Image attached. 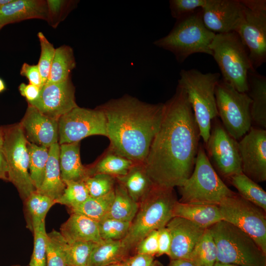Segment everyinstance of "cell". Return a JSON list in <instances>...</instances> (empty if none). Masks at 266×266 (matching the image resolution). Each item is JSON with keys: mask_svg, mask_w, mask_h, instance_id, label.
<instances>
[{"mask_svg": "<svg viewBox=\"0 0 266 266\" xmlns=\"http://www.w3.org/2000/svg\"><path fill=\"white\" fill-rule=\"evenodd\" d=\"M66 242L60 232L47 233L46 266H67L65 248Z\"/></svg>", "mask_w": 266, "mask_h": 266, "instance_id": "cell-37", "label": "cell"}, {"mask_svg": "<svg viewBox=\"0 0 266 266\" xmlns=\"http://www.w3.org/2000/svg\"><path fill=\"white\" fill-rule=\"evenodd\" d=\"M106 119L108 147L134 163L144 164L163 118L164 103L125 95L98 106Z\"/></svg>", "mask_w": 266, "mask_h": 266, "instance_id": "cell-2", "label": "cell"}, {"mask_svg": "<svg viewBox=\"0 0 266 266\" xmlns=\"http://www.w3.org/2000/svg\"><path fill=\"white\" fill-rule=\"evenodd\" d=\"M20 124L31 143L49 148L59 141L58 119L43 114L30 104Z\"/></svg>", "mask_w": 266, "mask_h": 266, "instance_id": "cell-18", "label": "cell"}, {"mask_svg": "<svg viewBox=\"0 0 266 266\" xmlns=\"http://www.w3.org/2000/svg\"><path fill=\"white\" fill-rule=\"evenodd\" d=\"M34 244L29 266H46V246L47 233L45 221L34 227Z\"/></svg>", "mask_w": 266, "mask_h": 266, "instance_id": "cell-41", "label": "cell"}, {"mask_svg": "<svg viewBox=\"0 0 266 266\" xmlns=\"http://www.w3.org/2000/svg\"><path fill=\"white\" fill-rule=\"evenodd\" d=\"M37 36L41 48L40 55L37 66L44 85L46 83L49 75L56 49L42 32L38 33Z\"/></svg>", "mask_w": 266, "mask_h": 266, "instance_id": "cell-43", "label": "cell"}, {"mask_svg": "<svg viewBox=\"0 0 266 266\" xmlns=\"http://www.w3.org/2000/svg\"><path fill=\"white\" fill-rule=\"evenodd\" d=\"M21 75L27 78L29 83L41 88L43 86L42 77L37 65L24 63L20 70Z\"/></svg>", "mask_w": 266, "mask_h": 266, "instance_id": "cell-46", "label": "cell"}, {"mask_svg": "<svg viewBox=\"0 0 266 266\" xmlns=\"http://www.w3.org/2000/svg\"><path fill=\"white\" fill-rule=\"evenodd\" d=\"M178 188L181 196L178 201L184 203L218 205L236 194L220 178L200 145L193 171Z\"/></svg>", "mask_w": 266, "mask_h": 266, "instance_id": "cell-8", "label": "cell"}, {"mask_svg": "<svg viewBox=\"0 0 266 266\" xmlns=\"http://www.w3.org/2000/svg\"><path fill=\"white\" fill-rule=\"evenodd\" d=\"M58 124L60 145L94 135L107 137L105 117L98 106L93 109L77 106L59 118Z\"/></svg>", "mask_w": 266, "mask_h": 266, "instance_id": "cell-13", "label": "cell"}, {"mask_svg": "<svg viewBox=\"0 0 266 266\" xmlns=\"http://www.w3.org/2000/svg\"><path fill=\"white\" fill-rule=\"evenodd\" d=\"M59 154L60 144L58 142L49 148V157L44 179L40 188L36 190L55 201L62 195L66 187L61 175Z\"/></svg>", "mask_w": 266, "mask_h": 266, "instance_id": "cell-25", "label": "cell"}, {"mask_svg": "<svg viewBox=\"0 0 266 266\" xmlns=\"http://www.w3.org/2000/svg\"><path fill=\"white\" fill-rule=\"evenodd\" d=\"M0 179L8 181L7 163L1 148L0 149Z\"/></svg>", "mask_w": 266, "mask_h": 266, "instance_id": "cell-50", "label": "cell"}, {"mask_svg": "<svg viewBox=\"0 0 266 266\" xmlns=\"http://www.w3.org/2000/svg\"><path fill=\"white\" fill-rule=\"evenodd\" d=\"M177 86L186 92L205 143L209 137L211 121L218 116L215 96L219 73H203L196 69H182Z\"/></svg>", "mask_w": 266, "mask_h": 266, "instance_id": "cell-5", "label": "cell"}, {"mask_svg": "<svg viewBox=\"0 0 266 266\" xmlns=\"http://www.w3.org/2000/svg\"><path fill=\"white\" fill-rule=\"evenodd\" d=\"M177 201L174 188L154 186L139 203L129 232L121 240L129 254L150 233L166 226L173 217V208Z\"/></svg>", "mask_w": 266, "mask_h": 266, "instance_id": "cell-3", "label": "cell"}, {"mask_svg": "<svg viewBox=\"0 0 266 266\" xmlns=\"http://www.w3.org/2000/svg\"><path fill=\"white\" fill-rule=\"evenodd\" d=\"M4 140V131L3 128H0V149L2 147Z\"/></svg>", "mask_w": 266, "mask_h": 266, "instance_id": "cell-52", "label": "cell"}, {"mask_svg": "<svg viewBox=\"0 0 266 266\" xmlns=\"http://www.w3.org/2000/svg\"><path fill=\"white\" fill-rule=\"evenodd\" d=\"M116 180L125 188L130 197L139 203L155 185L149 177L142 163H135L125 175Z\"/></svg>", "mask_w": 266, "mask_h": 266, "instance_id": "cell-26", "label": "cell"}, {"mask_svg": "<svg viewBox=\"0 0 266 266\" xmlns=\"http://www.w3.org/2000/svg\"><path fill=\"white\" fill-rule=\"evenodd\" d=\"M28 103L43 114L57 119L78 106L70 77L62 82L45 84L38 99Z\"/></svg>", "mask_w": 266, "mask_h": 266, "instance_id": "cell-16", "label": "cell"}, {"mask_svg": "<svg viewBox=\"0 0 266 266\" xmlns=\"http://www.w3.org/2000/svg\"><path fill=\"white\" fill-rule=\"evenodd\" d=\"M218 206L223 220L250 235L266 254V211L238 193L224 199Z\"/></svg>", "mask_w": 266, "mask_h": 266, "instance_id": "cell-11", "label": "cell"}, {"mask_svg": "<svg viewBox=\"0 0 266 266\" xmlns=\"http://www.w3.org/2000/svg\"><path fill=\"white\" fill-rule=\"evenodd\" d=\"M154 261V256L136 253L128 257L123 262L126 266H151Z\"/></svg>", "mask_w": 266, "mask_h": 266, "instance_id": "cell-48", "label": "cell"}, {"mask_svg": "<svg viewBox=\"0 0 266 266\" xmlns=\"http://www.w3.org/2000/svg\"><path fill=\"white\" fill-rule=\"evenodd\" d=\"M217 248V262L237 266H266V254L246 233L222 220L208 228Z\"/></svg>", "mask_w": 266, "mask_h": 266, "instance_id": "cell-6", "label": "cell"}, {"mask_svg": "<svg viewBox=\"0 0 266 266\" xmlns=\"http://www.w3.org/2000/svg\"><path fill=\"white\" fill-rule=\"evenodd\" d=\"M5 89V85L3 81L0 78V93Z\"/></svg>", "mask_w": 266, "mask_h": 266, "instance_id": "cell-55", "label": "cell"}, {"mask_svg": "<svg viewBox=\"0 0 266 266\" xmlns=\"http://www.w3.org/2000/svg\"><path fill=\"white\" fill-rule=\"evenodd\" d=\"M158 250L156 255L160 256L164 254L168 256L171 246V236L166 227L158 230Z\"/></svg>", "mask_w": 266, "mask_h": 266, "instance_id": "cell-47", "label": "cell"}, {"mask_svg": "<svg viewBox=\"0 0 266 266\" xmlns=\"http://www.w3.org/2000/svg\"><path fill=\"white\" fill-rule=\"evenodd\" d=\"M76 62L72 48L62 45L55 49L48 80L45 84L60 83L70 77Z\"/></svg>", "mask_w": 266, "mask_h": 266, "instance_id": "cell-29", "label": "cell"}, {"mask_svg": "<svg viewBox=\"0 0 266 266\" xmlns=\"http://www.w3.org/2000/svg\"><path fill=\"white\" fill-rule=\"evenodd\" d=\"M218 115L228 133L236 140L252 127L251 99L247 93L239 92L222 79L215 89Z\"/></svg>", "mask_w": 266, "mask_h": 266, "instance_id": "cell-9", "label": "cell"}, {"mask_svg": "<svg viewBox=\"0 0 266 266\" xmlns=\"http://www.w3.org/2000/svg\"><path fill=\"white\" fill-rule=\"evenodd\" d=\"M214 266H237L236 265H230V264H222L218 262H216Z\"/></svg>", "mask_w": 266, "mask_h": 266, "instance_id": "cell-54", "label": "cell"}, {"mask_svg": "<svg viewBox=\"0 0 266 266\" xmlns=\"http://www.w3.org/2000/svg\"><path fill=\"white\" fill-rule=\"evenodd\" d=\"M34 18L47 20L46 0H11L0 9V27Z\"/></svg>", "mask_w": 266, "mask_h": 266, "instance_id": "cell-20", "label": "cell"}, {"mask_svg": "<svg viewBox=\"0 0 266 266\" xmlns=\"http://www.w3.org/2000/svg\"><path fill=\"white\" fill-rule=\"evenodd\" d=\"M168 266H196L187 259L170 260Z\"/></svg>", "mask_w": 266, "mask_h": 266, "instance_id": "cell-51", "label": "cell"}, {"mask_svg": "<svg viewBox=\"0 0 266 266\" xmlns=\"http://www.w3.org/2000/svg\"><path fill=\"white\" fill-rule=\"evenodd\" d=\"M205 26L216 33L236 32L244 6L239 0H207L201 8Z\"/></svg>", "mask_w": 266, "mask_h": 266, "instance_id": "cell-17", "label": "cell"}, {"mask_svg": "<svg viewBox=\"0 0 266 266\" xmlns=\"http://www.w3.org/2000/svg\"><path fill=\"white\" fill-rule=\"evenodd\" d=\"M206 1L207 0H170L171 15L176 20L179 19L201 8Z\"/></svg>", "mask_w": 266, "mask_h": 266, "instance_id": "cell-44", "label": "cell"}, {"mask_svg": "<svg viewBox=\"0 0 266 266\" xmlns=\"http://www.w3.org/2000/svg\"><path fill=\"white\" fill-rule=\"evenodd\" d=\"M244 14L236 33L247 48L253 68L266 61V0H239Z\"/></svg>", "mask_w": 266, "mask_h": 266, "instance_id": "cell-12", "label": "cell"}, {"mask_svg": "<svg viewBox=\"0 0 266 266\" xmlns=\"http://www.w3.org/2000/svg\"><path fill=\"white\" fill-rule=\"evenodd\" d=\"M64 183L65 189L62 195L55 201L56 203L65 205L70 209L90 197L83 181H66Z\"/></svg>", "mask_w": 266, "mask_h": 266, "instance_id": "cell-38", "label": "cell"}, {"mask_svg": "<svg viewBox=\"0 0 266 266\" xmlns=\"http://www.w3.org/2000/svg\"><path fill=\"white\" fill-rule=\"evenodd\" d=\"M242 171L256 183L266 180V130L251 127L238 141Z\"/></svg>", "mask_w": 266, "mask_h": 266, "instance_id": "cell-15", "label": "cell"}, {"mask_svg": "<svg viewBox=\"0 0 266 266\" xmlns=\"http://www.w3.org/2000/svg\"><path fill=\"white\" fill-rule=\"evenodd\" d=\"M11 1V0H0V9Z\"/></svg>", "mask_w": 266, "mask_h": 266, "instance_id": "cell-53", "label": "cell"}, {"mask_svg": "<svg viewBox=\"0 0 266 266\" xmlns=\"http://www.w3.org/2000/svg\"><path fill=\"white\" fill-rule=\"evenodd\" d=\"M238 194L266 212V192L256 182L241 172L228 179Z\"/></svg>", "mask_w": 266, "mask_h": 266, "instance_id": "cell-31", "label": "cell"}, {"mask_svg": "<svg viewBox=\"0 0 266 266\" xmlns=\"http://www.w3.org/2000/svg\"><path fill=\"white\" fill-rule=\"evenodd\" d=\"M151 266H163L160 262L157 260H154Z\"/></svg>", "mask_w": 266, "mask_h": 266, "instance_id": "cell-57", "label": "cell"}, {"mask_svg": "<svg viewBox=\"0 0 266 266\" xmlns=\"http://www.w3.org/2000/svg\"><path fill=\"white\" fill-rule=\"evenodd\" d=\"M129 255L121 240H102L96 243L89 266H106L123 262Z\"/></svg>", "mask_w": 266, "mask_h": 266, "instance_id": "cell-28", "label": "cell"}, {"mask_svg": "<svg viewBox=\"0 0 266 266\" xmlns=\"http://www.w3.org/2000/svg\"><path fill=\"white\" fill-rule=\"evenodd\" d=\"M77 0H47V19L48 24L56 28L77 4Z\"/></svg>", "mask_w": 266, "mask_h": 266, "instance_id": "cell-42", "label": "cell"}, {"mask_svg": "<svg viewBox=\"0 0 266 266\" xmlns=\"http://www.w3.org/2000/svg\"><path fill=\"white\" fill-rule=\"evenodd\" d=\"M24 201L28 225L32 231L45 221L48 211L56 203L54 200L36 190Z\"/></svg>", "mask_w": 266, "mask_h": 266, "instance_id": "cell-32", "label": "cell"}, {"mask_svg": "<svg viewBox=\"0 0 266 266\" xmlns=\"http://www.w3.org/2000/svg\"><path fill=\"white\" fill-rule=\"evenodd\" d=\"M166 227L171 236L168 256L170 260H188L205 230L188 220L178 217H173Z\"/></svg>", "mask_w": 266, "mask_h": 266, "instance_id": "cell-19", "label": "cell"}, {"mask_svg": "<svg viewBox=\"0 0 266 266\" xmlns=\"http://www.w3.org/2000/svg\"><path fill=\"white\" fill-rule=\"evenodd\" d=\"M131 222L105 218L98 222L99 233L102 240H121L127 235Z\"/></svg>", "mask_w": 266, "mask_h": 266, "instance_id": "cell-39", "label": "cell"}, {"mask_svg": "<svg viewBox=\"0 0 266 266\" xmlns=\"http://www.w3.org/2000/svg\"><path fill=\"white\" fill-rule=\"evenodd\" d=\"M106 266H126L124 262L118 263L113 264H111Z\"/></svg>", "mask_w": 266, "mask_h": 266, "instance_id": "cell-56", "label": "cell"}, {"mask_svg": "<svg viewBox=\"0 0 266 266\" xmlns=\"http://www.w3.org/2000/svg\"><path fill=\"white\" fill-rule=\"evenodd\" d=\"M215 33L204 25L201 8L176 21L166 36L153 42L160 48L171 52L178 63H182L190 55L204 53L212 56L209 45Z\"/></svg>", "mask_w": 266, "mask_h": 266, "instance_id": "cell-4", "label": "cell"}, {"mask_svg": "<svg viewBox=\"0 0 266 266\" xmlns=\"http://www.w3.org/2000/svg\"><path fill=\"white\" fill-rule=\"evenodd\" d=\"M41 89L31 84L22 83L19 86L21 95L24 97L28 103L35 101L39 96Z\"/></svg>", "mask_w": 266, "mask_h": 266, "instance_id": "cell-49", "label": "cell"}, {"mask_svg": "<svg viewBox=\"0 0 266 266\" xmlns=\"http://www.w3.org/2000/svg\"><path fill=\"white\" fill-rule=\"evenodd\" d=\"M248 90L251 99L250 114L252 122L259 128L266 129V77L256 70H250L248 75Z\"/></svg>", "mask_w": 266, "mask_h": 266, "instance_id": "cell-23", "label": "cell"}, {"mask_svg": "<svg viewBox=\"0 0 266 266\" xmlns=\"http://www.w3.org/2000/svg\"><path fill=\"white\" fill-rule=\"evenodd\" d=\"M200 137L187 94L177 86L174 95L164 103L160 127L143 164L155 186L178 187L190 176Z\"/></svg>", "mask_w": 266, "mask_h": 266, "instance_id": "cell-1", "label": "cell"}, {"mask_svg": "<svg viewBox=\"0 0 266 266\" xmlns=\"http://www.w3.org/2000/svg\"><path fill=\"white\" fill-rule=\"evenodd\" d=\"M90 197L96 198L104 196L114 189L116 177L104 174L90 176L83 180Z\"/></svg>", "mask_w": 266, "mask_h": 266, "instance_id": "cell-40", "label": "cell"}, {"mask_svg": "<svg viewBox=\"0 0 266 266\" xmlns=\"http://www.w3.org/2000/svg\"><path fill=\"white\" fill-rule=\"evenodd\" d=\"M134 164L108 148L93 165L87 167L88 175L104 174L116 178L126 174Z\"/></svg>", "mask_w": 266, "mask_h": 266, "instance_id": "cell-27", "label": "cell"}, {"mask_svg": "<svg viewBox=\"0 0 266 266\" xmlns=\"http://www.w3.org/2000/svg\"><path fill=\"white\" fill-rule=\"evenodd\" d=\"M207 156L214 169L223 178L242 172L237 140L223 125L216 122L205 143Z\"/></svg>", "mask_w": 266, "mask_h": 266, "instance_id": "cell-14", "label": "cell"}, {"mask_svg": "<svg viewBox=\"0 0 266 266\" xmlns=\"http://www.w3.org/2000/svg\"><path fill=\"white\" fill-rule=\"evenodd\" d=\"M60 233L67 243L77 241L98 243L102 240L98 222L74 212L62 225Z\"/></svg>", "mask_w": 266, "mask_h": 266, "instance_id": "cell-21", "label": "cell"}, {"mask_svg": "<svg viewBox=\"0 0 266 266\" xmlns=\"http://www.w3.org/2000/svg\"><path fill=\"white\" fill-rule=\"evenodd\" d=\"M209 48L221 71L222 79L237 91L247 93L248 75L255 70L247 48L235 32L216 33Z\"/></svg>", "mask_w": 266, "mask_h": 266, "instance_id": "cell-7", "label": "cell"}, {"mask_svg": "<svg viewBox=\"0 0 266 266\" xmlns=\"http://www.w3.org/2000/svg\"><path fill=\"white\" fill-rule=\"evenodd\" d=\"M196 266H214L217 262V248L209 229H205L189 259Z\"/></svg>", "mask_w": 266, "mask_h": 266, "instance_id": "cell-35", "label": "cell"}, {"mask_svg": "<svg viewBox=\"0 0 266 266\" xmlns=\"http://www.w3.org/2000/svg\"><path fill=\"white\" fill-rule=\"evenodd\" d=\"M59 165L64 182L83 181L89 176L87 167L81 161L79 142L60 145Z\"/></svg>", "mask_w": 266, "mask_h": 266, "instance_id": "cell-24", "label": "cell"}, {"mask_svg": "<svg viewBox=\"0 0 266 266\" xmlns=\"http://www.w3.org/2000/svg\"><path fill=\"white\" fill-rule=\"evenodd\" d=\"M1 28H2V27H0V29Z\"/></svg>", "mask_w": 266, "mask_h": 266, "instance_id": "cell-58", "label": "cell"}, {"mask_svg": "<svg viewBox=\"0 0 266 266\" xmlns=\"http://www.w3.org/2000/svg\"><path fill=\"white\" fill-rule=\"evenodd\" d=\"M96 243L90 241L66 242L65 252L67 266H89Z\"/></svg>", "mask_w": 266, "mask_h": 266, "instance_id": "cell-36", "label": "cell"}, {"mask_svg": "<svg viewBox=\"0 0 266 266\" xmlns=\"http://www.w3.org/2000/svg\"><path fill=\"white\" fill-rule=\"evenodd\" d=\"M136 253L154 256L158 250V231L155 230L145 236L136 245Z\"/></svg>", "mask_w": 266, "mask_h": 266, "instance_id": "cell-45", "label": "cell"}, {"mask_svg": "<svg viewBox=\"0 0 266 266\" xmlns=\"http://www.w3.org/2000/svg\"><path fill=\"white\" fill-rule=\"evenodd\" d=\"M114 196V189L101 197H90L82 203L70 209L71 212L83 215L98 222L106 217Z\"/></svg>", "mask_w": 266, "mask_h": 266, "instance_id": "cell-33", "label": "cell"}, {"mask_svg": "<svg viewBox=\"0 0 266 266\" xmlns=\"http://www.w3.org/2000/svg\"><path fill=\"white\" fill-rule=\"evenodd\" d=\"M173 214V217L186 219L204 229L223 220L219 207L216 205L184 203L177 200Z\"/></svg>", "mask_w": 266, "mask_h": 266, "instance_id": "cell-22", "label": "cell"}, {"mask_svg": "<svg viewBox=\"0 0 266 266\" xmlns=\"http://www.w3.org/2000/svg\"><path fill=\"white\" fill-rule=\"evenodd\" d=\"M29 155V173L32 182L38 190L43 182L46 164L49 157V148L28 142Z\"/></svg>", "mask_w": 266, "mask_h": 266, "instance_id": "cell-34", "label": "cell"}, {"mask_svg": "<svg viewBox=\"0 0 266 266\" xmlns=\"http://www.w3.org/2000/svg\"><path fill=\"white\" fill-rule=\"evenodd\" d=\"M3 131L1 149L7 163L8 181L16 187L24 201L36 190L29 173L28 141L20 123L4 128Z\"/></svg>", "mask_w": 266, "mask_h": 266, "instance_id": "cell-10", "label": "cell"}, {"mask_svg": "<svg viewBox=\"0 0 266 266\" xmlns=\"http://www.w3.org/2000/svg\"><path fill=\"white\" fill-rule=\"evenodd\" d=\"M138 207L139 203L130 197L122 185L116 181L114 199L106 218L132 222Z\"/></svg>", "mask_w": 266, "mask_h": 266, "instance_id": "cell-30", "label": "cell"}]
</instances>
